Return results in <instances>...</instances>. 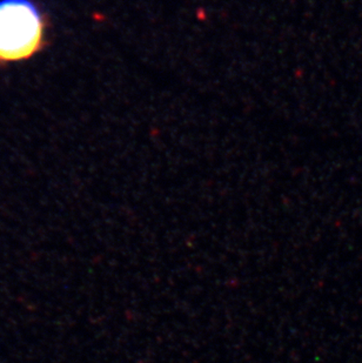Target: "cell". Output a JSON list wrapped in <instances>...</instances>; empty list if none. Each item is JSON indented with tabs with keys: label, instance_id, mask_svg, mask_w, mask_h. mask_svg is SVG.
Wrapping results in <instances>:
<instances>
[{
	"label": "cell",
	"instance_id": "obj_1",
	"mask_svg": "<svg viewBox=\"0 0 362 363\" xmlns=\"http://www.w3.org/2000/svg\"><path fill=\"white\" fill-rule=\"evenodd\" d=\"M46 28L48 19L33 0H0V66L43 51Z\"/></svg>",
	"mask_w": 362,
	"mask_h": 363
}]
</instances>
